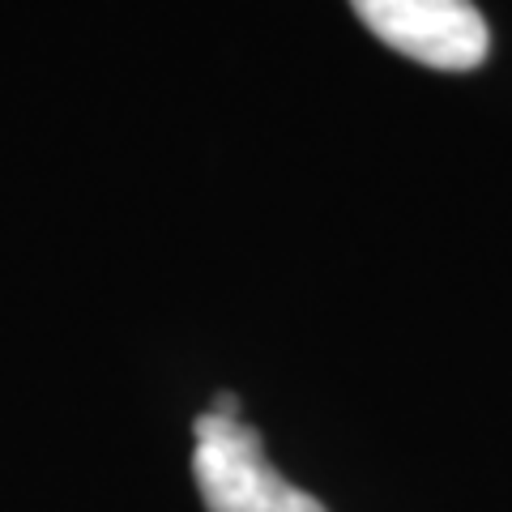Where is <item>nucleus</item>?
<instances>
[{
  "label": "nucleus",
  "mask_w": 512,
  "mask_h": 512,
  "mask_svg": "<svg viewBox=\"0 0 512 512\" xmlns=\"http://www.w3.org/2000/svg\"><path fill=\"white\" fill-rule=\"evenodd\" d=\"M380 43L431 69H474L487 60V18L474 0H350Z\"/></svg>",
  "instance_id": "obj_2"
},
{
  "label": "nucleus",
  "mask_w": 512,
  "mask_h": 512,
  "mask_svg": "<svg viewBox=\"0 0 512 512\" xmlns=\"http://www.w3.org/2000/svg\"><path fill=\"white\" fill-rule=\"evenodd\" d=\"M192 478L210 512H325V504L269 466L261 436L244 419L205 410L192 423Z\"/></svg>",
  "instance_id": "obj_1"
}]
</instances>
